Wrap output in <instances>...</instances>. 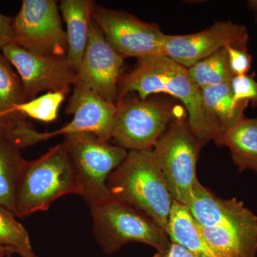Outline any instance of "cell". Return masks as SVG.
<instances>
[{"instance_id":"484cf974","label":"cell","mask_w":257,"mask_h":257,"mask_svg":"<svg viewBox=\"0 0 257 257\" xmlns=\"http://www.w3.org/2000/svg\"><path fill=\"white\" fill-rule=\"evenodd\" d=\"M13 18L0 13V51L10 44H15Z\"/></svg>"},{"instance_id":"30bf717a","label":"cell","mask_w":257,"mask_h":257,"mask_svg":"<svg viewBox=\"0 0 257 257\" xmlns=\"http://www.w3.org/2000/svg\"><path fill=\"white\" fill-rule=\"evenodd\" d=\"M92 18L115 50L124 58L164 56L165 34L156 23H147L127 13L95 5Z\"/></svg>"},{"instance_id":"ac0fdd59","label":"cell","mask_w":257,"mask_h":257,"mask_svg":"<svg viewBox=\"0 0 257 257\" xmlns=\"http://www.w3.org/2000/svg\"><path fill=\"white\" fill-rule=\"evenodd\" d=\"M166 233L170 241L185 246L202 257H220L204 239L188 207L174 201Z\"/></svg>"},{"instance_id":"d4e9b609","label":"cell","mask_w":257,"mask_h":257,"mask_svg":"<svg viewBox=\"0 0 257 257\" xmlns=\"http://www.w3.org/2000/svg\"><path fill=\"white\" fill-rule=\"evenodd\" d=\"M225 48L227 51L230 69L234 76L247 74L252 62V57L248 51L232 47Z\"/></svg>"},{"instance_id":"6da1fadb","label":"cell","mask_w":257,"mask_h":257,"mask_svg":"<svg viewBox=\"0 0 257 257\" xmlns=\"http://www.w3.org/2000/svg\"><path fill=\"white\" fill-rule=\"evenodd\" d=\"M133 92L141 100L166 93L182 101L188 113L189 127L202 147L216 142L224 133L204 104L202 90L193 82L188 69L165 55L138 60L136 67L120 79L116 102Z\"/></svg>"},{"instance_id":"8fae6325","label":"cell","mask_w":257,"mask_h":257,"mask_svg":"<svg viewBox=\"0 0 257 257\" xmlns=\"http://www.w3.org/2000/svg\"><path fill=\"white\" fill-rule=\"evenodd\" d=\"M188 209L198 224L228 230L239 239L250 256H256L257 216L242 202L236 198L216 197L198 180Z\"/></svg>"},{"instance_id":"cb8c5ba5","label":"cell","mask_w":257,"mask_h":257,"mask_svg":"<svg viewBox=\"0 0 257 257\" xmlns=\"http://www.w3.org/2000/svg\"><path fill=\"white\" fill-rule=\"evenodd\" d=\"M230 85L236 101H248L253 106H257V82L252 76H234Z\"/></svg>"},{"instance_id":"ba28073f","label":"cell","mask_w":257,"mask_h":257,"mask_svg":"<svg viewBox=\"0 0 257 257\" xmlns=\"http://www.w3.org/2000/svg\"><path fill=\"white\" fill-rule=\"evenodd\" d=\"M115 104L111 139L128 151L152 150L174 119L185 113L176 112L165 103L147 99H124Z\"/></svg>"},{"instance_id":"d6986e66","label":"cell","mask_w":257,"mask_h":257,"mask_svg":"<svg viewBox=\"0 0 257 257\" xmlns=\"http://www.w3.org/2000/svg\"><path fill=\"white\" fill-rule=\"evenodd\" d=\"M202 93L204 104L224 132L244 117L243 112L249 102L236 101L230 83L204 88Z\"/></svg>"},{"instance_id":"f1b7e54d","label":"cell","mask_w":257,"mask_h":257,"mask_svg":"<svg viewBox=\"0 0 257 257\" xmlns=\"http://www.w3.org/2000/svg\"><path fill=\"white\" fill-rule=\"evenodd\" d=\"M13 252L10 251L9 248L5 247V246L0 245V257H5L10 256L13 254Z\"/></svg>"},{"instance_id":"5bb4252c","label":"cell","mask_w":257,"mask_h":257,"mask_svg":"<svg viewBox=\"0 0 257 257\" xmlns=\"http://www.w3.org/2000/svg\"><path fill=\"white\" fill-rule=\"evenodd\" d=\"M124 59L106 40L92 18L87 48L74 86L86 88L105 101L116 102Z\"/></svg>"},{"instance_id":"2e32d148","label":"cell","mask_w":257,"mask_h":257,"mask_svg":"<svg viewBox=\"0 0 257 257\" xmlns=\"http://www.w3.org/2000/svg\"><path fill=\"white\" fill-rule=\"evenodd\" d=\"M21 149L9 128L0 121V205L14 214L18 185L27 162Z\"/></svg>"},{"instance_id":"52a82bcc","label":"cell","mask_w":257,"mask_h":257,"mask_svg":"<svg viewBox=\"0 0 257 257\" xmlns=\"http://www.w3.org/2000/svg\"><path fill=\"white\" fill-rule=\"evenodd\" d=\"M73 87L65 110L67 114L73 115V119L59 130L46 133H39L25 119H20L13 128V135L21 148L74 133H89L101 140H110L111 124L116 110L115 103L104 100L86 88Z\"/></svg>"},{"instance_id":"5b68a950","label":"cell","mask_w":257,"mask_h":257,"mask_svg":"<svg viewBox=\"0 0 257 257\" xmlns=\"http://www.w3.org/2000/svg\"><path fill=\"white\" fill-rule=\"evenodd\" d=\"M63 144L75 169L79 195L87 205L92 207L111 197L108 178L124 162L127 150L89 133L65 135Z\"/></svg>"},{"instance_id":"603a6c76","label":"cell","mask_w":257,"mask_h":257,"mask_svg":"<svg viewBox=\"0 0 257 257\" xmlns=\"http://www.w3.org/2000/svg\"><path fill=\"white\" fill-rule=\"evenodd\" d=\"M12 66L0 54V118L13 106L26 101L21 79Z\"/></svg>"},{"instance_id":"ffe728a7","label":"cell","mask_w":257,"mask_h":257,"mask_svg":"<svg viewBox=\"0 0 257 257\" xmlns=\"http://www.w3.org/2000/svg\"><path fill=\"white\" fill-rule=\"evenodd\" d=\"M187 69L193 82L201 90L204 88L230 83L234 77L230 69L226 48L217 51Z\"/></svg>"},{"instance_id":"f546056e","label":"cell","mask_w":257,"mask_h":257,"mask_svg":"<svg viewBox=\"0 0 257 257\" xmlns=\"http://www.w3.org/2000/svg\"><path fill=\"white\" fill-rule=\"evenodd\" d=\"M30 257H38V256H37V255H35V254L32 255V256H30Z\"/></svg>"},{"instance_id":"7402d4cb","label":"cell","mask_w":257,"mask_h":257,"mask_svg":"<svg viewBox=\"0 0 257 257\" xmlns=\"http://www.w3.org/2000/svg\"><path fill=\"white\" fill-rule=\"evenodd\" d=\"M16 216L0 205V245L22 257H30L32 251L28 231L16 219Z\"/></svg>"},{"instance_id":"4dcf8cb0","label":"cell","mask_w":257,"mask_h":257,"mask_svg":"<svg viewBox=\"0 0 257 257\" xmlns=\"http://www.w3.org/2000/svg\"><path fill=\"white\" fill-rule=\"evenodd\" d=\"M196 255V254H195ZM195 257H202V256H198V255H196V256Z\"/></svg>"},{"instance_id":"8992f818","label":"cell","mask_w":257,"mask_h":257,"mask_svg":"<svg viewBox=\"0 0 257 257\" xmlns=\"http://www.w3.org/2000/svg\"><path fill=\"white\" fill-rule=\"evenodd\" d=\"M202 147L183 113L174 119L152 149L171 195L187 207L198 181L197 165Z\"/></svg>"},{"instance_id":"9c48e42d","label":"cell","mask_w":257,"mask_h":257,"mask_svg":"<svg viewBox=\"0 0 257 257\" xmlns=\"http://www.w3.org/2000/svg\"><path fill=\"white\" fill-rule=\"evenodd\" d=\"M15 44L45 56H67V37L60 8L54 0H24L13 18Z\"/></svg>"},{"instance_id":"83f0119b","label":"cell","mask_w":257,"mask_h":257,"mask_svg":"<svg viewBox=\"0 0 257 257\" xmlns=\"http://www.w3.org/2000/svg\"><path fill=\"white\" fill-rule=\"evenodd\" d=\"M248 8L254 13L255 18L257 21V0H250L248 1Z\"/></svg>"},{"instance_id":"e0dca14e","label":"cell","mask_w":257,"mask_h":257,"mask_svg":"<svg viewBox=\"0 0 257 257\" xmlns=\"http://www.w3.org/2000/svg\"><path fill=\"white\" fill-rule=\"evenodd\" d=\"M214 143L229 148L239 172L251 170L257 175V118L244 116Z\"/></svg>"},{"instance_id":"7c38bea8","label":"cell","mask_w":257,"mask_h":257,"mask_svg":"<svg viewBox=\"0 0 257 257\" xmlns=\"http://www.w3.org/2000/svg\"><path fill=\"white\" fill-rule=\"evenodd\" d=\"M2 53L16 69L26 101L45 91L67 95L74 87L77 70L67 57L37 55L14 43L4 47Z\"/></svg>"},{"instance_id":"277c9868","label":"cell","mask_w":257,"mask_h":257,"mask_svg":"<svg viewBox=\"0 0 257 257\" xmlns=\"http://www.w3.org/2000/svg\"><path fill=\"white\" fill-rule=\"evenodd\" d=\"M90 208L94 235L101 249L111 255L130 242L163 251L171 241L164 230L140 211L111 195Z\"/></svg>"},{"instance_id":"4fadbf2b","label":"cell","mask_w":257,"mask_h":257,"mask_svg":"<svg viewBox=\"0 0 257 257\" xmlns=\"http://www.w3.org/2000/svg\"><path fill=\"white\" fill-rule=\"evenodd\" d=\"M248 34L244 25L216 21L197 33L165 35L164 55L188 69L226 47L247 50Z\"/></svg>"},{"instance_id":"7a4b0ae2","label":"cell","mask_w":257,"mask_h":257,"mask_svg":"<svg viewBox=\"0 0 257 257\" xmlns=\"http://www.w3.org/2000/svg\"><path fill=\"white\" fill-rule=\"evenodd\" d=\"M111 195L140 211L166 232L174 199L153 150L128 151L111 174Z\"/></svg>"},{"instance_id":"4316f807","label":"cell","mask_w":257,"mask_h":257,"mask_svg":"<svg viewBox=\"0 0 257 257\" xmlns=\"http://www.w3.org/2000/svg\"><path fill=\"white\" fill-rule=\"evenodd\" d=\"M192 251L178 243L172 242L163 251H157L152 257H195Z\"/></svg>"},{"instance_id":"9a60e30c","label":"cell","mask_w":257,"mask_h":257,"mask_svg":"<svg viewBox=\"0 0 257 257\" xmlns=\"http://www.w3.org/2000/svg\"><path fill=\"white\" fill-rule=\"evenodd\" d=\"M95 5L92 0H62L59 6L67 28L66 57L77 70L87 48Z\"/></svg>"},{"instance_id":"3957f363","label":"cell","mask_w":257,"mask_h":257,"mask_svg":"<svg viewBox=\"0 0 257 257\" xmlns=\"http://www.w3.org/2000/svg\"><path fill=\"white\" fill-rule=\"evenodd\" d=\"M79 192L73 162L62 143L37 160L27 161L17 192L15 216L46 211L59 198Z\"/></svg>"},{"instance_id":"44dd1931","label":"cell","mask_w":257,"mask_h":257,"mask_svg":"<svg viewBox=\"0 0 257 257\" xmlns=\"http://www.w3.org/2000/svg\"><path fill=\"white\" fill-rule=\"evenodd\" d=\"M65 96L66 94L63 92H47L31 100L16 104L1 118L10 115L20 114L42 122H52L57 119L59 109Z\"/></svg>"}]
</instances>
